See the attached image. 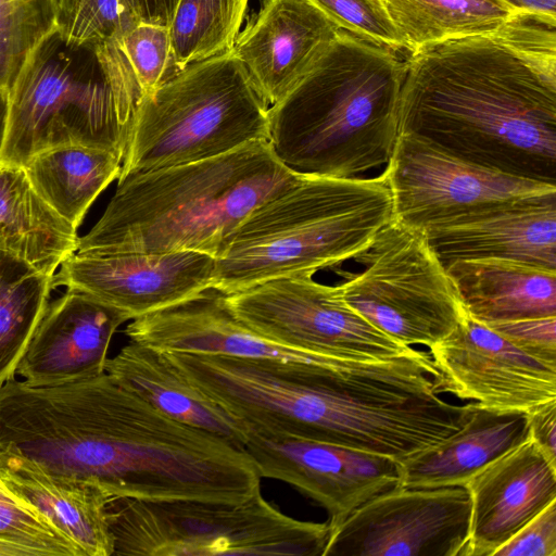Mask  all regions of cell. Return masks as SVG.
Wrapping results in <instances>:
<instances>
[{
    "instance_id": "83f0119b",
    "label": "cell",
    "mask_w": 556,
    "mask_h": 556,
    "mask_svg": "<svg viewBox=\"0 0 556 556\" xmlns=\"http://www.w3.org/2000/svg\"><path fill=\"white\" fill-rule=\"evenodd\" d=\"M249 0H178L168 24L177 68L232 50Z\"/></svg>"
},
{
    "instance_id": "484cf974",
    "label": "cell",
    "mask_w": 556,
    "mask_h": 556,
    "mask_svg": "<svg viewBox=\"0 0 556 556\" xmlns=\"http://www.w3.org/2000/svg\"><path fill=\"white\" fill-rule=\"evenodd\" d=\"M415 54L451 40L498 31L518 12L503 0H380Z\"/></svg>"
},
{
    "instance_id": "5b68a950",
    "label": "cell",
    "mask_w": 556,
    "mask_h": 556,
    "mask_svg": "<svg viewBox=\"0 0 556 556\" xmlns=\"http://www.w3.org/2000/svg\"><path fill=\"white\" fill-rule=\"evenodd\" d=\"M393 218L387 180L300 175L254 208L215 257L223 294L354 260Z\"/></svg>"
},
{
    "instance_id": "9c48e42d",
    "label": "cell",
    "mask_w": 556,
    "mask_h": 556,
    "mask_svg": "<svg viewBox=\"0 0 556 556\" xmlns=\"http://www.w3.org/2000/svg\"><path fill=\"white\" fill-rule=\"evenodd\" d=\"M362 269L338 285L344 301L394 340L431 348L465 311L425 233L394 217L354 258Z\"/></svg>"
},
{
    "instance_id": "836d02e7",
    "label": "cell",
    "mask_w": 556,
    "mask_h": 556,
    "mask_svg": "<svg viewBox=\"0 0 556 556\" xmlns=\"http://www.w3.org/2000/svg\"><path fill=\"white\" fill-rule=\"evenodd\" d=\"M531 356L556 363V316L486 325Z\"/></svg>"
},
{
    "instance_id": "277c9868",
    "label": "cell",
    "mask_w": 556,
    "mask_h": 556,
    "mask_svg": "<svg viewBox=\"0 0 556 556\" xmlns=\"http://www.w3.org/2000/svg\"><path fill=\"white\" fill-rule=\"evenodd\" d=\"M301 174L268 141L124 178L103 215L78 238L79 254L197 251L214 257L258 205Z\"/></svg>"
},
{
    "instance_id": "30bf717a",
    "label": "cell",
    "mask_w": 556,
    "mask_h": 556,
    "mask_svg": "<svg viewBox=\"0 0 556 556\" xmlns=\"http://www.w3.org/2000/svg\"><path fill=\"white\" fill-rule=\"evenodd\" d=\"M230 312L261 336L304 351L361 361L401 355L405 345L377 329L313 276L282 277L224 294Z\"/></svg>"
},
{
    "instance_id": "ac0fdd59",
    "label": "cell",
    "mask_w": 556,
    "mask_h": 556,
    "mask_svg": "<svg viewBox=\"0 0 556 556\" xmlns=\"http://www.w3.org/2000/svg\"><path fill=\"white\" fill-rule=\"evenodd\" d=\"M339 31L309 0H265L239 33L231 53L270 106L304 76Z\"/></svg>"
},
{
    "instance_id": "8fae6325",
    "label": "cell",
    "mask_w": 556,
    "mask_h": 556,
    "mask_svg": "<svg viewBox=\"0 0 556 556\" xmlns=\"http://www.w3.org/2000/svg\"><path fill=\"white\" fill-rule=\"evenodd\" d=\"M470 509L464 485L394 486L334 528L324 556H466Z\"/></svg>"
},
{
    "instance_id": "4fadbf2b",
    "label": "cell",
    "mask_w": 556,
    "mask_h": 556,
    "mask_svg": "<svg viewBox=\"0 0 556 556\" xmlns=\"http://www.w3.org/2000/svg\"><path fill=\"white\" fill-rule=\"evenodd\" d=\"M245 432L244 448L261 478L286 482L324 507L330 531L397 484L399 463L389 456L278 432Z\"/></svg>"
},
{
    "instance_id": "ffe728a7",
    "label": "cell",
    "mask_w": 556,
    "mask_h": 556,
    "mask_svg": "<svg viewBox=\"0 0 556 556\" xmlns=\"http://www.w3.org/2000/svg\"><path fill=\"white\" fill-rule=\"evenodd\" d=\"M0 477L67 534L85 556L114 555L108 519V504L113 497L100 483L52 473L10 448L0 450Z\"/></svg>"
},
{
    "instance_id": "44dd1931",
    "label": "cell",
    "mask_w": 556,
    "mask_h": 556,
    "mask_svg": "<svg viewBox=\"0 0 556 556\" xmlns=\"http://www.w3.org/2000/svg\"><path fill=\"white\" fill-rule=\"evenodd\" d=\"M528 439L527 413L495 410L476 403L458 431L397 462L396 486L464 485L476 472Z\"/></svg>"
},
{
    "instance_id": "8992f818",
    "label": "cell",
    "mask_w": 556,
    "mask_h": 556,
    "mask_svg": "<svg viewBox=\"0 0 556 556\" xmlns=\"http://www.w3.org/2000/svg\"><path fill=\"white\" fill-rule=\"evenodd\" d=\"M142 98L117 41L71 46L47 24L9 87L0 162L24 166L39 152L74 144L123 157Z\"/></svg>"
},
{
    "instance_id": "d590c367",
    "label": "cell",
    "mask_w": 556,
    "mask_h": 556,
    "mask_svg": "<svg viewBox=\"0 0 556 556\" xmlns=\"http://www.w3.org/2000/svg\"><path fill=\"white\" fill-rule=\"evenodd\" d=\"M529 439H531L556 465V400L527 413Z\"/></svg>"
},
{
    "instance_id": "e575fe53",
    "label": "cell",
    "mask_w": 556,
    "mask_h": 556,
    "mask_svg": "<svg viewBox=\"0 0 556 556\" xmlns=\"http://www.w3.org/2000/svg\"><path fill=\"white\" fill-rule=\"evenodd\" d=\"M493 556H556V501L527 522Z\"/></svg>"
},
{
    "instance_id": "5bb4252c",
    "label": "cell",
    "mask_w": 556,
    "mask_h": 556,
    "mask_svg": "<svg viewBox=\"0 0 556 556\" xmlns=\"http://www.w3.org/2000/svg\"><path fill=\"white\" fill-rule=\"evenodd\" d=\"M429 354L439 394L523 413L556 400V363L531 356L466 313Z\"/></svg>"
},
{
    "instance_id": "6da1fadb",
    "label": "cell",
    "mask_w": 556,
    "mask_h": 556,
    "mask_svg": "<svg viewBox=\"0 0 556 556\" xmlns=\"http://www.w3.org/2000/svg\"><path fill=\"white\" fill-rule=\"evenodd\" d=\"M13 442L52 473L112 497L241 503L261 490L244 446L176 421L108 372L24 395Z\"/></svg>"
},
{
    "instance_id": "cb8c5ba5",
    "label": "cell",
    "mask_w": 556,
    "mask_h": 556,
    "mask_svg": "<svg viewBox=\"0 0 556 556\" xmlns=\"http://www.w3.org/2000/svg\"><path fill=\"white\" fill-rule=\"evenodd\" d=\"M77 244L76 229L40 198L24 167L0 162V251L53 277Z\"/></svg>"
},
{
    "instance_id": "1f68e13d",
    "label": "cell",
    "mask_w": 556,
    "mask_h": 556,
    "mask_svg": "<svg viewBox=\"0 0 556 556\" xmlns=\"http://www.w3.org/2000/svg\"><path fill=\"white\" fill-rule=\"evenodd\" d=\"M340 30L397 52L405 43L380 0H309Z\"/></svg>"
},
{
    "instance_id": "4316f807",
    "label": "cell",
    "mask_w": 556,
    "mask_h": 556,
    "mask_svg": "<svg viewBox=\"0 0 556 556\" xmlns=\"http://www.w3.org/2000/svg\"><path fill=\"white\" fill-rule=\"evenodd\" d=\"M52 277L0 251V388L17 364L48 303Z\"/></svg>"
},
{
    "instance_id": "74e56055",
    "label": "cell",
    "mask_w": 556,
    "mask_h": 556,
    "mask_svg": "<svg viewBox=\"0 0 556 556\" xmlns=\"http://www.w3.org/2000/svg\"><path fill=\"white\" fill-rule=\"evenodd\" d=\"M0 556H45L39 549L0 539Z\"/></svg>"
},
{
    "instance_id": "2e32d148",
    "label": "cell",
    "mask_w": 556,
    "mask_h": 556,
    "mask_svg": "<svg viewBox=\"0 0 556 556\" xmlns=\"http://www.w3.org/2000/svg\"><path fill=\"white\" fill-rule=\"evenodd\" d=\"M424 233L444 268L501 258L556 270V190L493 202Z\"/></svg>"
},
{
    "instance_id": "603a6c76",
    "label": "cell",
    "mask_w": 556,
    "mask_h": 556,
    "mask_svg": "<svg viewBox=\"0 0 556 556\" xmlns=\"http://www.w3.org/2000/svg\"><path fill=\"white\" fill-rule=\"evenodd\" d=\"M105 372L174 420L244 446V426L178 374L163 352L129 341L106 359Z\"/></svg>"
},
{
    "instance_id": "3957f363",
    "label": "cell",
    "mask_w": 556,
    "mask_h": 556,
    "mask_svg": "<svg viewBox=\"0 0 556 556\" xmlns=\"http://www.w3.org/2000/svg\"><path fill=\"white\" fill-rule=\"evenodd\" d=\"M406 63L394 51L340 30L268 108V143L302 175L357 178L390 161L400 130Z\"/></svg>"
},
{
    "instance_id": "7a4b0ae2",
    "label": "cell",
    "mask_w": 556,
    "mask_h": 556,
    "mask_svg": "<svg viewBox=\"0 0 556 556\" xmlns=\"http://www.w3.org/2000/svg\"><path fill=\"white\" fill-rule=\"evenodd\" d=\"M405 63L400 134L556 186V18L518 12L496 33L427 48Z\"/></svg>"
},
{
    "instance_id": "ba28073f",
    "label": "cell",
    "mask_w": 556,
    "mask_h": 556,
    "mask_svg": "<svg viewBox=\"0 0 556 556\" xmlns=\"http://www.w3.org/2000/svg\"><path fill=\"white\" fill-rule=\"evenodd\" d=\"M108 519L114 555L324 556L331 532L283 514L261 490L241 503L113 497Z\"/></svg>"
},
{
    "instance_id": "9a60e30c",
    "label": "cell",
    "mask_w": 556,
    "mask_h": 556,
    "mask_svg": "<svg viewBox=\"0 0 556 556\" xmlns=\"http://www.w3.org/2000/svg\"><path fill=\"white\" fill-rule=\"evenodd\" d=\"M215 257L197 251L168 253H74L52 277L65 287L113 305L130 319L212 289Z\"/></svg>"
},
{
    "instance_id": "f1b7e54d",
    "label": "cell",
    "mask_w": 556,
    "mask_h": 556,
    "mask_svg": "<svg viewBox=\"0 0 556 556\" xmlns=\"http://www.w3.org/2000/svg\"><path fill=\"white\" fill-rule=\"evenodd\" d=\"M48 24L68 45L93 47L119 38L138 20L126 0H45Z\"/></svg>"
},
{
    "instance_id": "f546056e",
    "label": "cell",
    "mask_w": 556,
    "mask_h": 556,
    "mask_svg": "<svg viewBox=\"0 0 556 556\" xmlns=\"http://www.w3.org/2000/svg\"><path fill=\"white\" fill-rule=\"evenodd\" d=\"M0 539L39 549L45 556H85L43 514L17 496L0 477Z\"/></svg>"
},
{
    "instance_id": "d4e9b609",
    "label": "cell",
    "mask_w": 556,
    "mask_h": 556,
    "mask_svg": "<svg viewBox=\"0 0 556 556\" xmlns=\"http://www.w3.org/2000/svg\"><path fill=\"white\" fill-rule=\"evenodd\" d=\"M119 154L86 146L39 152L23 166L36 190L75 229L98 195L121 173Z\"/></svg>"
},
{
    "instance_id": "52a82bcc",
    "label": "cell",
    "mask_w": 556,
    "mask_h": 556,
    "mask_svg": "<svg viewBox=\"0 0 556 556\" xmlns=\"http://www.w3.org/2000/svg\"><path fill=\"white\" fill-rule=\"evenodd\" d=\"M268 108L231 51L190 64L142 98L117 181L267 141Z\"/></svg>"
},
{
    "instance_id": "d6a6232c",
    "label": "cell",
    "mask_w": 556,
    "mask_h": 556,
    "mask_svg": "<svg viewBox=\"0 0 556 556\" xmlns=\"http://www.w3.org/2000/svg\"><path fill=\"white\" fill-rule=\"evenodd\" d=\"M43 25L36 0H0V88L9 87Z\"/></svg>"
},
{
    "instance_id": "4dcf8cb0",
    "label": "cell",
    "mask_w": 556,
    "mask_h": 556,
    "mask_svg": "<svg viewBox=\"0 0 556 556\" xmlns=\"http://www.w3.org/2000/svg\"><path fill=\"white\" fill-rule=\"evenodd\" d=\"M143 97L176 75L168 27L138 21L116 39Z\"/></svg>"
},
{
    "instance_id": "d6986e66",
    "label": "cell",
    "mask_w": 556,
    "mask_h": 556,
    "mask_svg": "<svg viewBox=\"0 0 556 556\" xmlns=\"http://www.w3.org/2000/svg\"><path fill=\"white\" fill-rule=\"evenodd\" d=\"M466 556L494 552L556 501V465L528 439L476 472Z\"/></svg>"
},
{
    "instance_id": "f35d334b",
    "label": "cell",
    "mask_w": 556,
    "mask_h": 556,
    "mask_svg": "<svg viewBox=\"0 0 556 556\" xmlns=\"http://www.w3.org/2000/svg\"><path fill=\"white\" fill-rule=\"evenodd\" d=\"M8 121V92L0 88V160L4 146Z\"/></svg>"
},
{
    "instance_id": "8d00e7d4",
    "label": "cell",
    "mask_w": 556,
    "mask_h": 556,
    "mask_svg": "<svg viewBox=\"0 0 556 556\" xmlns=\"http://www.w3.org/2000/svg\"><path fill=\"white\" fill-rule=\"evenodd\" d=\"M138 21L168 27L178 0H126Z\"/></svg>"
},
{
    "instance_id": "7c38bea8",
    "label": "cell",
    "mask_w": 556,
    "mask_h": 556,
    "mask_svg": "<svg viewBox=\"0 0 556 556\" xmlns=\"http://www.w3.org/2000/svg\"><path fill=\"white\" fill-rule=\"evenodd\" d=\"M382 174L393 217L422 232L493 202L556 190L466 162L407 134H399Z\"/></svg>"
},
{
    "instance_id": "e0dca14e",
    "label": "cell",
    "mask_w": 556,
    "mask_h": 556,
    "mask_svg": "<svg viewBox=\"0 0 556 556\" xmlns=\"http://www.w3.org/2000/svg\"><path fill=\"white\" fill-rule=\"evenodd\" d=\"M128 314L88 293L67 290L47 303L15 375L30 387H52L105 372L113 334Z\"/></svg>"
},
{
    "instance_id": "7402d4cb",
    "label": "cell",
    "mask_w": 556,
    "mask_h": 556,
    "mask_svg": "<svg viewBox=\"0 0 556 556\" xmlns=\"http://www.w3.org/2000/svg\"><path fill=\"white\" fill-rule=\"evenodd\" d=\"M467 315L484 325L556 316V270L501 258L446 268Z\"/></svg>"
}]
</instances>
